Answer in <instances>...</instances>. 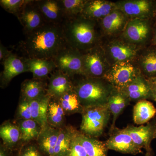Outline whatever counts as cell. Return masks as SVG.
Masks as SVG:
<instances>
[{"label": "cell", "mask_w": 156, "mask_h": 156, "mask_svg": "<svg viewBox=\"0 0 156 156\" xmlns=\"http://www.w3.org/2000/svg\"><path fill=\"white\" fill-rule=\"evenodd\" d=\"M0 156H14L13 151L9 149L4 144L0 146Z\"/></svg>", "instance_id": "cell-39"}, {"label": "cell", "mask_w": 156, "mask_h": 156, "mask_svg": "<svg viewBox=\"0 0 156 156\" xmlns=\"http://www.w3.org/2000/svg\"><path fill=\"white\" fill-rule=\"evenodd\" d=\"M146 151V152L145 156H153V152L152 148Z\"/></svg>", "instance_id": "cell-42"}, {"label": "cell", "mask_w": 156, "mask_h": 156, "mask_svg": "<svg viewBox=\"0 0 156 156\" xmlns=\"http://www.w3.org/2000/svg\"><path fill=\"white\" fill-rule=\"evenodd\" d=\"M115 3L116 9L126 14L129 20L154 19L156 12V1L122 0Z\"/></svg>", "instance_id": "cell-10"}, {"label": "cell", "mask_w": 156, "mask_h": 156, "mask_svg": "<svg viewBox=\"0 0 156 156\" xmlns=\"http://www.w3.org/2000/svg\"><path fill=\"white\" fill-rule=\"evenodd\" d=\"M66 18L80 15L87 0H58Z\"/></svg>", "instance_id": "cell-33"}, {"label": "cell", "mask_w": 156, "mask_h": 156, "mask_svg": "<svg viewBox=\"0 0 156 156\" xmlns=\"http://www.w3.org/2000/svg\"><path fill=\"white\" fill-rule=\"evenodd\" d=\"M16 156H45L39 150L37 146L26 144L17 150Z\"/></svg>", "instance_id": "cell-36"}, {"label": "cell", "mask_w": 156, "mask_h": 156, "mask_svg": "<svg viewBox=\"0 0 156 156\" xmlns=\"http://www.w3.org/2000/svg\"><path fill=\"white\" fill-rule=\"evenodd\" d=\"M60 128L48 124L42 128L37 140V146L45 156H53L54 149L59 135Z\"/></svg>", "instance_id": "cell-21"}, {"label": "cell", "mask_w": 156, "mask_h": 156, "mask_svg": "<svg viewBox=\"0 0 156 156\" xmlns=\"http://www.w3.org/2000/svg\"><path fill=\"white\" fill-rule=\"evenodd\" d=\"M105 142L108 150L125 154L136 155L142 153V149L137 147L126 129H117Z\"/></svg>", "instance_id": "cell-13"}, {"label": "cell", "mask_w": 156, "mask_h": 156, "mask_svg": "<svg viewBox=\"0 0 156 156\" xmlns=\"http://www.w3.org/2000/svg\"><path fill=\"white\" fill-rule=\"evenodd\" d=\"M154 19L155 20V21H156V12L155 13V14L154 17Z\"/></svg>", "instance_id": "cell-45"}, {"label": "cell", "mask_w": 156, "mask_h": 156, "mask_svg": "<svg viewBox=\"0 0 156 156\" xmlns=\"http://www.w3.org/2000/svg\"><path fill=\"white\" fill-rule=\"evenodd\" d=\"M0 136L2 139L3 144L14 151L18 141L20 140L19 127L9 121L5 122L0 127Z\"/></svg>", "instance_id": "cell-27"}, {"label": "cell", "mask_w": 156, "mask_h": 156, "mask_svg": "<svg viewBox=\"0 0 156 156\" xmlns=\"http://www.w3.org/2000/svg\"><path fill=\"white\" fill-rule=\"evenodd\" d=\"M75 80L73 89L84 108L106 104L114 89L103 78H91L80 76Z\"/></svg>", "instance_id": "cell-3"}, {"label": "cell", "mask_w": 156, "mask_h": 156, "mask_svg": "<svg viewBox=\"0 0 156 156\" xmlns=\"http://www.w3.org/2000/svg\"><path fill=\"white\" fill-rule=\"evenodd\" d=\"M76 133L66 156H89L83 147L76 138Z\"/></svg>", "instance_id": "cell-37"}, {"label": "cell", "mask_w": 156, "mask_h": 156, "mask_svg": "<svg viewBox=\"0 0 156 156\" xmlns=\"http://www.w3.org/2000/svg\"><path fill=\"white\" fill-rule=\"evenodd\" d=\"M76 138L83 147L89 156H108V149L105 142L77 131Z\"/></svg>", "instance_id": "cell-24"}, {"label": "cell", "mask_w": 156, "mask_h": 156, "mask_svg": "<svg viewBox=\"0 0 156 156\" xmlns=\"http://www.w3.org/2000/svg\"><path fill=\"white\" fill-rule=\"evenodd\" d=\"M25 36L17 49L26 58L53 60L67 44L61 24L46 23Z\"/></svg>", "instance_id": "cell-1"}, {"label": "cell", "mask_w": 156, "mask_h": 156, "mask_svg": "<svg viewBox=\"0 0 156 156\" xmlns=\"http://www.w3.org/2000/svg\"><path fill=\"white\" fill-rule=\"evenodd\" d=\"M50 99L51 98L47 94L30 101L32 119L36 121L42 129L48 124L47 114Z\"/></svg>", "instance_id": "cell-25"}, {"label": "cell", "mask_w": 156, "mask_h": 156, "mask_svg": "<svg viewBox=\"0 0 156 156\" xmlns=\"http://www.w3.org/2000/svg\"><path fill=\"white\" fill-rule=\"evenodd\" d=\"M129 101H130L122 93L115 89L114 90L107 102L110 111L113 116L112 122L110 128L111 132H112L115 129V125L117 119L128 105Z\"/></svg>", "instance_id": "cell-28"}, {"label": "cell", "mask_w": 156, "mask_h": 156, "mask_svg": "<svg viewBox=\"0 0 156 156\" xmlns=\"http://www.w3.org/2000/svg\"><path fill=\"white\" fill-rule=\"evenodd\" d=\"M81 114L82 133L91 137H97L103 133L111 113L107 103L103 105L84 108Z\"/></svg>", "instance_id": "cell-5"}, {"label": "cell", "mask_w": 156, "mask_h": 156, "mask_svg": "<svg viewBox=\"0 0 156 156\" xmlns=\"http://www.w3.org/2000/svg\"><path fill=\"white\" fill-rule=\"evenodd\" d=\"M12 53V51H9L6 47H5L1 43L0 44V61L1 64H2L6 58Z\"/></svg>", "instance_id": "cell-38"}, {"label": "cell", "mask_w": 156, "mask_h": 156, "mask_svg": "<svg viewBox=\"0 0 156 156\" xmlns=\"http://www.w3.org/2000/svg\"><path fill=\"white\" fill-rule=\"evenodd\" d=\"M66 115L81 113L83 111L79 97L74 89L66 92L58 100Z\"/></svg>", "instance_id": "cell-31"}, {"label": "cell", "mask_w": 156, "mask_h": 156, "mask_svg": "<svg viewBox=\"0 0 156 156\" xmlns=\"http://www.w3.org/2000/svg\"><path fill=\"white\" fill-rule=\"evenodd\" d=\"M4 69L1 73V86L5 88L15 76L25 72L28 69L25 58L12 53L3 62Z\"/></svg>", "instance_id": "cell-14"}, {"label": "cell", "mask_w": 156, "mask_h": 156, "mask_svg": "<svg viewBox=\"0 0 156 156\" xmlns=\"http://www.w3.org/2000/svg\"><path fill=\"white\" fill-rule=\"evenodd\" d=\"M129 20L126 14L116 9L98 22L103 37L110 38L120 36Z\"/></svg>", "instance_id": "cell-12"}, {"label": "cell", "mask_w": 156, "mask_h": 156, "mask_svg": "<svg viewBox=\"0 0 156 156\" xmlns=\"http://www.w3.org/2000/svg\"><path fill=\"white\" fill-rule=\"evenodd\" d=\"M154 139H156V129L155 131L154 136Z\"/></svg>", "instance_id": "cell-44"}, {"label": "cell", "mask_w": 156, "mask_h": 156, "mask_svg": "<svg viewBox=\"0 0 156 156\" xmlns=\"http://www.w3.org/2000/svg\"><path fill=\"white\" fill-rule=\"evenodd\" d=\"M17 126L20 132V140L25 143L37 139L42 128L36 121L32 119L18 120Z\"/></svg>", "instance_id": "cell-30"}, {"label": "cell", "mask_w": 156, "mask_h": 156, "mask_svg": "<svg viewBox=\"0 0 156 156\" xmlns=\"http://www.w3.org/2000/svg\"><path fill=\"white\" fill-rule=\"evenodd\" d=\"M65 115L58 101L51 98L47 114L48 124L55 128H61L64 123Z\"/></svg>", "instance_id": "cell-32"}, {"label": "cell", "mask_w": 156, "mask_h": 156, "mask_svg": "<svg viewBox=\"0 0 156 156\" xmlns=\"http://www.w3.org/2000/svg\"><path fill=\"white\" fill-rule=\"evenodd\" d=\"M61 26L66 43L81 52L100 44L103 38L98 22L81 15L66 18Z\"/></svg>", "instance_id": "cell-2"}, {"label": "cell", "mask_w": 156, "mask_h": 156, "mask_svg": "<svg viewBox=\"0 0 156 156\" xmlns=\"http://www.w3.org/2000/svg\"><path fill=\"white\" fill-rule=\"evenodd\" d=\"M46 80L33 78L23 81L21 84L20 99L30 101L48 94Z\"/></svg>", "instance_id": "cell-22"}, {"label": "cell", "mask_w": 156, "mask_h": 156, "mask_svg": "<svg viewBox=\"0 0 156 156\" xmlns=\"http://www.w3.org/2000/svg\"><path fill=\"white\" fill-rule=\"evenodd\" d=\"M146 79L150 87L153 97L154 95H156V76Z\"/></svg>", "instance_id": "cell-40"}, {"label": "cell", "mask_w": 156, "mask_h": 156, "mask_svg": "<svg viewBox=\"0 0 156 156\" xmlns=\"http://www.w3.org/2000/svg\"><path fill=\"white\" fill-rule=\"evenodd\" d=\"M135 62L144 77L149 79L156 76V47L150 45L143 48Z\"/></svg>", "instance_id": "cell-19"}, {"label": "cell", "mask_w": 156, "mask_h": 156, "mask_svg": "<svg viewBox=\"0 0 156 156\" xmlns=\"http://www.w3.org/2000/svg\"><path fill=\"white\" fill-rule=\"evenodd\" d=\"M116 9L115 2L106 0H87L80 15L87 19L98 22Z\"/></svg>", "instance_id": "cell-16"}, {"label": "cell", "mask_w": 156, "mask_h": 156, "mask_svg": "<svg viewBox=\"0 0 156 156\" xmlns=\"http://www.w3.org/2000/svg\"><path fill=\"white\" fill-rule=\"evenodd\" d=\"M29 72L32 73L33 78L46 80L49 74L56 69L53 60L25 58Z\"/></svg>", "instance_id": "cell-23"}, {"label": "cell", "mask_w": 156, "mask_h": 156, "mask_svg": "<svg viewBox=\"0 0 156 156\" xmlns=\"http://www.w3.org/2000/svg\"><path fill=\"white\" fill-rule=\"evenodd\" d=\"M83 56V76L102 79L110 67L100 44L81 52Z\"/></svg>", "instance_id": "cell-7"}, {"label": "cell", "mask_w": 156, "mask_h": 156, "mask_svg": "<svg viewBox=\"0 0 156 156\" xmlns=\"http://www.w3.org/2000/svg\"><path fill=\"white\" fill-rule=\"evenodd\" d=\"M141 75L136 62H123L111 66L103 79L120 92Z\"/></svg>", "instance_id": "cell-6"}, {"label": "cell", "mask_w": 156, "mask_h": 156, "mask_svg": "<svg viewBox=\"0 0 156 156\" xmlns=\"http://www.w3.org/2000/svg\"><path fill=\"white\" fill-rule=\"evenodd\" d=\"M119 92L125 95L130 101H139L149 98L152 99L151 91L147 80L142 75Z\"/></svg>", "instance_id": "cell-18"}, {"label": "cell", "mask_w": 156, "mask_h": 156, "mask_svg": "<svg viewBox=\"0 0 156 156\" xmlns=\"http://www.w3.org/2000/svg\"><path fill=\"white\" fill-rule=\"evenodd\" d=\"M16 17L22 25L25 35L46 23L37 4V0H27Z\"/></svg>", "instance_id": "cell-11"}, {"label": "cell", "mask_w": 156, "mask_h": 156, "mask_svg": "<svg viewBox=\"0 0 156 156\" xmlns=\"http://www.w3.org/2000/svg\"><path fill=\"white\" fill-rule=\"evenodd\" d=\"M72 79L56 69L51 74L48 81L47 94L51 98L58 100L62 95L73 89Z\"/></svg>", "instance_id": "cell-15"}, {"label": "cell", "mask_w": 156, "mask_h": 156, "mask_svg": "<svg viewBox=\"0 0 156 156\" xmlns=\"http://www.w3.org/2000/svg\"><path fill=\"white\" fill-rule=\"evenodd\" d=\"M77 131L71 126H66L60 128L53 156H66Z\"/></svg>", "instance_id": "cell-29"}, {"label": "cell", "mask_w": 156, "mask_h": 156, "mask_svg": "<svg viewBox=\"0 0 156 156\" xmlns=\"http://www.w3.org/2000/svg\"><path fill=\"white\" fill-rule=\"evenodd\" d=\"M151 45L156 47V21L154 22L153 26L152 33L151 41Z\"/></svg>", "instance_id": "cell-41"}, {"label": "cell", "mask_w": 156, "mask_h": 156, "mask_svg": "<svg viewBox=\"0 0 156 156\" xmlns=\"http://www.w3.org/2000/svg\"><path fill=\"white\" fill-rule=\"evenodd\" d=\"M27 0H1L0 5L8 13L16 16Z\"/></svg>", "instance_id": "cell-34"}, {"label": "cell", "mask_w": 156, "mask_h": 156, "mask_svg": "<svg viewBox=\"0 0 156 156\" xmlns=\"http://www.w3.org/2000/svg\"><path fill=\"white\" fill-rule=\"evenodd\" d=\"M100 45L110 66L118 62L136 61L143 49L126 41L121 35L115 37H103Z\"/></svg>", "instance_id": "cell-4"}, {"label": "cell", "mask_w": 156, "mask_h": 156, "mask_svg": "<svg viewBox=\"0 0 156 156\" xmlns=\"http://www.w3.org/2000/svg\"><path fill=\"white\" fill-rule=\"evenodd\" d=\"M152 99L154 101H155L156 103V95H154V96H153Z\"/></svg>", "instance_id": "cell-43"}, {"label": "cell", "mask_w": 156, "mask_h": 156, "mask_svg": "<svg viewBox=\"0 0 156 156\" xmlns=\"http://www.w3.org/2000/svg\"><path fill=\"white\" fill-rule=\"evenodd\" d=\"M53 61L56 69L71 78L83 74L82 53L67 44L58 52Z\"/></svg>", "instance_id": "cell-8"}, {"label": "cell", "mask_w": 156, "mask_h": 156, "mask_svg": "<svg viewBox=\"0 0 156 156\" xmlns=\"http://www.w3.org/2000/svg\"><path fill=\"white\" fill-rule=\"evenodd\" d=\"M153 20H130L121 36L126 41L139 48L147 47L151 39Z\"/></svg>", "instance_id": "cell-9"}, {"label": "cell", "mask_w": 156, "mask_h": 156, "mask_svg": "<svg viewBox=\"0 0 156 156\" xmlns=\"http://www.w3.org/2000/svg\"><path fill=\"white\" fill-rule=\"evenodd\" d=\"M17 118L18 120L32 119L30 101L20 99L17 108Z\"/></svg>", "instance_id": "cell-35"}, {"label": "cell", "mask_w": 156, "mask_h": 156, "mask_svg": "<svg viewBox=\"0 0 156 156\" xmlns=\"http://www.w3.org/2000/svg\"><path fill=\"white\" fill-rule=\"evenodd\" d=\"M156 114V108L154 105L146 99L137 101L133 108V120L137 125L147 123Z\"/></svg>", "instance_id": "cell-26"}, {"label": "cell", "mask_w": 156, "mask_h": 156, "mask_svg": "<svg viewBox=\"0 0 156 156\" xmlns=\"http://www.w3.org/2000/svg\"><path fill=\"white\" fill-rule=\"evenodd\" d=\"M135 145L140 149L146 151L151 148V143L154 138L156 129L155 123L150 122L146 126L136 127L128 126L125 128Z\"/></svg>", "instance_id": "cell-17"}, {"label": "cell", "mask_w": 156, "mask_h": 156, "mask_svg": "<svg viewBox=\"0 0 156 156\" xmlns=\"http://www.w3.org/2000/svg\"><path fill=\"white\" fill-rule=\"evenodd\" d=\"M45 23L62 24L65 19L58 0H37Z\"/></svg>", "instance_id": "cell-20"}]
</instances>
